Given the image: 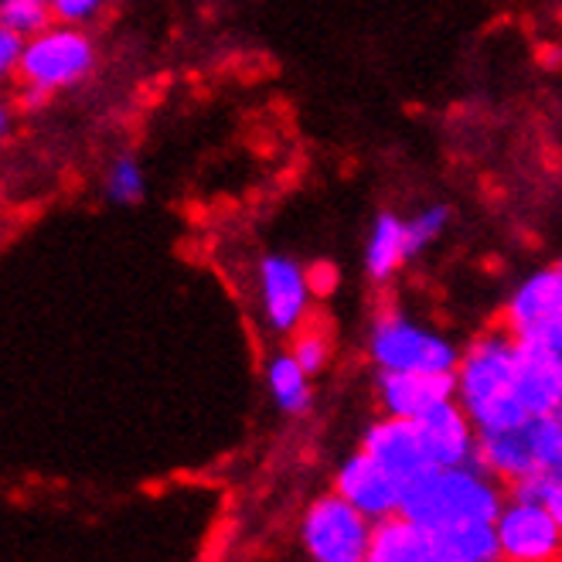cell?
Segmentation results:
<instances>
[{"label":"cell","instance_id":"9c48e42d","mask_svg":"<svg viewBox=\"0 0 562 562\" xmlns=\"http://www.w3.org/2000/svg\"><path fill=\"white\" fill-rule=\"evenodd\" d=\"M361 450H366L375 464H382L403 487L434 468L416 419H395V416L375 419L366 429V437H361Z\"/></svg>","mask_w":562,"mask_h":562},{"label":"cell","instance_id":"2e32d148","mask_svg":"<svg viewBox=\"0 0 562 562\" xmlns=\"http://www.w3.org/2000/svg\"><path fill=\"white\" fill-rule=\"evenodd\" d=\"M413 256L416 252H413V243H409L406 218L382 212L372 222V233H369V243H366V273L375 283H385V280H392L395 273H400Z\"/></svg>","mask_w":562,"mask_h":562},{"label":"cell","instance_id":"7c38bea8","mask_svg":"<svg viewBox=\"0 0 562 562\" xmlns=\"http://www.w3.org/2000/svg\"><path fill=\"white\" fill-rule=\"evenodd\" d=\"M426 453L434 460V468H460L474 464L477 457V426L464 413L457 400L440 403L437 409H429L423 419H416Z\"/></svg>","mask_w":562,"mask_h":562},{"label":"cell","instance_id":"44dd1931","mask_svg":"<svg viewBox=\"0 0 562 562\" xmlns=\"http://www.w3.org/2000/svg\"><path fill=\"white\" fill-rule=\"evenodd\" d=\"M144 188H147V178H144L140 164L134 157H116L110 175H106V198H110V202L134 205L144 198Z\"/></svg>","mask_w":562,"mask_h":562},{"label":"cell","instance_id":"7a4b0ae2","mask_svg":"<svg viewBox=\"0 0 562 562\" xmlns=\"http://www.w3.org/2000/svg\"><path fill=\"white\" fill-rule=\"evenodd\" d=\"M505 502L508 487L494 481L481 464L429 468L403 487L400 515L437 536L447 528L494 521Z\"/></svg>","mask_w":562,"mask_h":562},{"label":"cell","instance_id":"52a82bcc","mask_svg":"<svg viewBox=\"0 0 562 562\" xmlns=\"http://www.w3.org/2000/svg\"><path fill=\"white\" fill-rule=\"evenodd\" d=\"M494 532H498L502 562H562V525L539 502L508 494L494 518Z\"/></svg>","mask_w":562,"mask_h":562},{"label":"cell","instance_id":"6da1fadb","mask_svg":"<svg viewBox=\"0 0 562 562\" xmlns=\"http://www.w3.org/2000/svg\"><path fill=\"white\" fill-rule=\"evenodd\" d=\"M518 338L508 327H494L477 335L468 348H460L457 361V403L464 406L477 434L512 429L528 423L518 400Z\"/></svg>","mask_w":562,"mask_h":562},{"label":"cell","instance_id":"7402d4cb","mask_svg":"<svg viewBox=\"0 0 562 562\" xmlns=\"http://www.w3.org/2000/svg\"><path fill=\"white\" fill-rule=\"evenodd\" d=\"M290 355L301 361L307 375H321L327 369V358H330V341L317 324H304L301 330H293Z\"/></svg>","mask_w":562,"mask_h":562},{"label":"cell","instance_id":"d4e9b609","mask_svg":"<svg viewBox=\"0 0 562 562\" xmlns=\"http://www.w3.org/2000/svg\"><path fill=\"white\" fill-rule=\"evenodd\" d=\"M103 4L106 0H52V11L61 21H89Z\"/></svg>","mask_w":562,"mask_h":562},{"label":"cell","instance_id":"3957f363","mask_svg":"<svg viewBox=\"0 0 562 562\" xmlns=\"http://www.w3.org/2000/svg\"><path fill=\"white\" fill-rule=\"evenodd\" d=\"M369 358L379 372H457L460 348L406 311H382L369 327Z\"/></svg>","mask_w":562,"mask_h":562},{"label":"cell","instance_id":"f1b7e54d","mask_svg":"<svg viewBox=\"0 0 562 562\" xmlns=\"http://www.w3.org/2000/svg\"><path fill=\"white\" fill-rule=\"evenodd\" d=\"M555 270H559V273H562V259H559V262H555Z\"/></svg>","mask_w":562,"mask_h":562},{"label":"cell","instance_id":"5b68a950","mask_svg":"<svg viewBox=\"0 0 562 562\" xmlns=\"http://www.w3.org/2000/svg\"><path fill=\"white\" fill-rule=\"evenodd\" d=\"M95 65V48L72 27H58V31H42L35 42L24 45L21 55V76L31 86V99H42L45 92L65 89L82 82Z\"/></svg>","mask_w":562,"mask_h":562},{"label":"cell","instance_id":"ba28073f","mask_svg":"<svg viewBox=\"0 0 562 562\" xmlns=\"http://www.w3.org/2000/svg\"><path fill=\"white\" fill-rule=\"evenodd\" d=\"M505 327L518 341H549L555 330H562V273L539 270L525 277L505 307Z\"/></svg>","mask_w":562,"mask_h":562},{"label":"cell","instance_id":"e0dca14e","mask_svg":"<svg viewBox=\"0 0 562 562\" xmlns=\"http://www.w3.org/2000/svg\"><path fill=\"white\" fill-rule=\"evenodd\" d=\"M311 379L304 372V366L296 361L290 351L283 355H273L267 361V385H270V395L273 403L286 413V416H304L314 403V389H311Z\"/></svg>","mask_w":562,"mask_h":562},{"label":"cell","instance_id":"8992f818","mask_svg":"<svg viewBox=\"0 0 562 562\" xmlns=\"http://www.w3.org/2000/svg\"><path fill=\"white\" fill-rule=\"evenodd\" d=\"M256 293L259 311L277 335H293L307 324L314 283L311 273L283 252H267L256 267Z\"/></svg>","mask_w":562,"mask_h":562},{"label":"cell","instance_id":"cb8c5ba5","mask_svg":"<svg viewBox=\"0 0 562 562\" xmlns=\"http://www.w3.org/2000/svg\"><path fill=\"white\" fill-rule=\"evenodd\" d=\"M21 55H24V42L18 31L4 27L0 24V79H4L11 69H18L21 65Z\"/></svg>","mask_w":562,"mask_h":562},{"label":"cell","instance_id":"9a60e30c","mask_svg":"<svg viewBox=\"0 0 562 562\" xmlns=\"http://www.w3.org/2000/svg\"><path fill=\"white\" fill-rule=\"evenodd\" d=\"M369 562H450L440 539L416 521L392 515L375 525Z\"/></svg>","mask_w":562,"mask_h":562},{"label":"cell","instance_id":"277c9868","mask_svg":"<svg viewBox=\"0 0 562 562\" xmlns=\"http://www.w3.org/2000/svg\"><path fill=\"white\" fill-rule=\"evenodd\" d=\"M375 521L338 491L321 494L301 518V546L311 562H369Z\"/></svg>","mask_w":562,"mask_h":562},{"label":"cell","instance_id":"8fae6325","mask_svg":"<svg viewBox=\"0 0 562 562\" xmlns=\"http://www.w3.org/2000/svg\"><path fill=\"white\" fill-rule=\"evenodd\" d=\"M375 400L382 416L395 419H423L440 403L457 400V379L453 372L429 375V372H379L375 379Z\"/></svg>","mask_w":562,"mask_h":562},{"label":"cell","instance_id":"484cf974","mask_svg":"<svg viewBox=\"0 0 562 562\" xmlns=\"http://www.w3.org/2000/svg\"><path fill=\"white\" fill-rule=\"evenodd\" d=\"M546 508H549V512L555 515V521L562 525V477H555V484H552V491H549Z\"/></svg>","mask_w":562,"mask_h":562},{"label":"cell","instance_id":"4fadbf2b","mask_svg":"<svg viewBox=\"0 0 562 562\" xmlns=\"http://www.w3.org/2000/svg\"><path fill=\"white\" fill-rule=\"evenodd\" d=\"M518 400L528 419L549 416L562 406V358L539 345V341H518Z\"/></svg>","mask_w":562,"mask_h":562},{"label":"cell","instance_id":"ffe728a7","mask_svg":"<svg viewBox=\"0 0 562 562\" xmlns=\"http://www.w3.org/2000/svg\"><path fill=\"white\" fill-rule=\"evenodd\" d=\"M52 14V0H0V24L18 35H42Z\"/></svg>","mask_w":562,"mask_h":562},{"label":"cell","instance_id":"30bf717a","mask_svg":"<svg viewBox=\"0 0 562 562\" xmlns=\"http://www.w3.org/2000/svg\"><path fill=\"white\" fill-rule=\"evenodd\" d=\"M335 491L361 515H369L375 525L392 515H400V505H403V484L395 481L382 464H375L361 447L338 468Z\"/></svg>","mask_w":562,"mask_h":562},{"label":"cell","instance_id":"603a6c76","mask_svg":"<svg viewBox=\"0 0 562 562\" xmlns=\"http://www.w3.org/2000/svg\"><path fill=\"white\" fill-rule=\"evenodd\" d=\"M450 225V209L447 205H426L419 209L413 218H406V228H409V243H413V252L419 256L423 249L434 246Z\"/></svg>","mask_w":562,"mask_h":562},{"label":"cell","instance_id":"ac0fdd59","mask_svg":"<svg viewBox=\"0 0 562 562\" xmlns=\"http://www.w3.org/2000/svg\"><path fill=\"white\" fill-rule=\"evenodd\" d=\"M437 539L450 562H502V546H498V532H494V521L447 528V532H437Z\"/></svg>","mask_w":562,"mask_h":562},{"label":"cell","instance_id":"4316f807","mask_svg":"<svg viewBox=\"0 0 562 562\" xmlns=\"http://www.w3.org/2000/svg\"><path fill=\"white\" fill-rule=\"evenodd\" d=\"M542 345H546V348H552V351L562 358V330H555V335H552L549 341H542Z\"/></svg>","mask_w":562,"mask_h":562},{"label":"cell","instance_id":"d6986e66","mask_svg":"<svg viewBox=\"0 0 562 562\" xmlns=\"http://www.w3.org/2000/svg\"><path fill=\"white\" fill-rule=\"evenodd\" d=\"M528 423H532L539 471H546L552 477H562V406L552 409L549 416L528 419Z\"/></svg>","mask_w":562,"mask_h":562},{"label":"cell","instance_id":"5bb4252c","mask_svg":"<svg viewBox=\"0 0 562 562\" xmlns=\"http://www.w3.org/2000/svg\"><path fill=\"white\" fill-rule=\"evenodd\" d=\"M474 464H481L494 481H502L505 487L525 481L528 474H536L539 457H536V440H532V423L477 434Z\"/></svg>","mask_w":562,"mask_h":562},{"label":"cell","instance_id":"83f0119b","mask_svg":"<svg viewBox=\"0 0 562 562\" xmlns=\"http://www.w3.org/2000/svg\"><path fill=\"white\" fill-rule=\"evenodd\" d=\"M4 130H8V113H4V106H0V137H4Z\"/></svg>","mask_w":562,"mask_h":562}]
</instances>
